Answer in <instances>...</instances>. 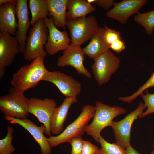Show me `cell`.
<instances>
[{"label": "cell", "mask_w": 154, "mask_h": 154, "mask_svg": "<svg viewBox=\"0 0 154 154\" xmlns=\"http://www.w3.org/2000/svg\"><path fill=\"white\" fill-rule=\"evenodd\" d=\"M147 1V0H123L115 2L113 7L108 11L106 15L108 17L124 24L131 15L140 13L139 10Z\"/></svg>", "instance_id": "13"}, {"label": "cell", "mask_w": 154, "mask_h": 154, "mask_svg": "<svg viewBox=\"0 0 154 154\" xmlns=\"http://www.w3.org/2000/svg\"><path fill=\"white\" fill-rule=\"evenodd\" d=\"M97 154H99V152Z\"/></svg>", "instance_id": "37"}, {"label": "cell", "mask_w": 154, "mask_h": 154, "mask_svg": "<svg viewBox=\"0 0 154 154\" xmlns=\"http://www.w3.org/2000/svg\"><path fill=\"white\" fill-rule=\"evenodd\" d=\"M18 2V0H0V5L6 3H11L15 5Z\"/></svg>", "instance_id": "34"}, {"label": "cell", "mask_w": 154, "mask_h": 154, "mask_svg": "<svg viewBox=\"0 0 154 154\" xmlns=\"http://www.w3.org/2000/svg\"><path fill=\"white\" fill-rule=\"evenodd\" d=\"M4 118L11 123L18 124L29 133L39 145L41 154H51V147L44 135L46 129L43 125L38 126L27 118L19 119L6 116Z\"/></svg>", "instance_id": "14"}, {"label": "cell", "mask_w": 154, "mask_h": 154, "mask_svg": "<svg viewBox=\"0 0 154 154\" xmlns=\"http://www.w3.org/2000/svg\"><path fill=\"white\" fill-rule=\"evenodd\" d=\"M84 140L81 137L72 138L68 142L72 147L71 154H82Z\"/></svg>", "instance_id": "29"}, {"label": "cell", "mask_w": 154, "mask_h": 154, "mask_svg": "<svg viewBox=\"0 0 154 154\" xmlns=\"http://www.w3.org/2000/svg\"><path fill=\"white\" fill-rule=\"evenodd\" d=\"M19 52L20 45L15 37L0 31V69L11 65Z\"/></svg>", "instance_id": "15"}, {"label": "cell", "mask_w": 154, "mask_h": 154, "mask_svg": "<svg viewBox=\"0 0 154 154\" xmlns=\"http://www.w3.org/2000/svg\"><path fill=\"white\" fill-rule=\"evenodd\" d=\"M99 143L101 146L99 154H126L125 148L116 143L108 142L101 135L99 138Z\"/></svg>", "instance_id": "24"}, {"label": "cell", "mask_w": 154, "mask_h": 154, "mask_svg": "<svg viewBox=\"0 0 154 154\" xmlns=\"http://www.w3.org/2000/svg\"><path fill=\"white\" fill-rule=\"evenodd\" d=\"M103 37L105 42L110 46L116 40L122 39L121 33L109 28L106 24L103 27Z\"/></svg>", "instance_id": "27"}, {"label": "cell", "mask_w": 154, "mask_h": 154, "mask_svg": "<svg viewBox=\"0 0 154 154\" xmlns=\"http://www.w3.org/2000/svg\"><path fill=\"white\" fill-rule=\"evenodd\" d=\"M29 99L24 92L13 87L8 94L0 97V110L4 116L16 118H27L29 114Z\"/></svg>", "instance_id": "5"}, {"label": "cell", "mask_w": 154, "mask_h": 154, "mask_svg": "<svg viewBox=\"0 0 154 154\" xmlns=\"http://www.w3.org/2000/svg\"><path fill=\"white\" fill-rule=\"evenodd\" d=\"M115 2L113 0H94V3L97 6L102 7L106 11H108L113 6Z\"/></svg>", "instance_id": "32"}, {"label": "cell", "mask_w": 154, "mask_h": 154, "mask_svg": "<svg viewBox=\"0 0 154 154\" xmlns=\"http://www.w3.org/2000/svg\"><path fill=\"white\" fill-rule=\"evenodd\" d=\"M103 27H99L91 38L89 43L82 48L85 55L94 60L108 50L110 45L105 41L103 37Z\"/></svg>", "instance_id": "19"}, {"label": "cell", "mask_w": 154, "mask_h": 154, "mask_svg": "<svg viewBox=\"0 0 154 154\" xmlns=\"http://www.w3.org/2000/svg\"><path fill=\"white\" fill-rule=\"evenodd\" d=\"M99 149L90 142L84 140L82 154H97Z\"/></svg>", "instance_id": "30"}, {"label": "cell", "mask_w": 154, "mask_h": 154, "mask_svg": "<svg viewBox=\"0 0 154 154\" xmlns=\"http://www.w3.org/2000/svg\"><path fill=\"white\" fill-rule=\"evenodd\" d=\"M57 106L56 102L52 98L42 99L32 97L29 99V113L34 115L45 126L46 129L45 134L48 136H52L50 120Z\"/></svg>", "instance_id": "9"}, {"label": "cell", "mask_w": 154, "mask_h": 154, "mask_svg": "<svg viewBox=\"0 0 154 154\" xmlns=\"http://www.w3.org/2000/svg\"><path fill=\"white\" fill-rule=\"evenodd\" d=\"M66 26L70 34L71 43L80 46L90 40L99 28L96 19L93 15L66 20Z\"/></svg>", "instance_id": "6"}, {"label": "cell", "mask_w": 154, "mask_h": 154, "mask_svg": "<svg viewBox=\"0 0 154 154\" xmlns=\"http://www.w3.org/2000/svg\"><path fill=\"white\" fill-rule=\"evenodd\" d=\"M44 21L48 31L47 40L44 46L46 51L50 55L53 56L60 51L65 50L70 41L67 32L59 30L52 17H47Z\"/></svg>", "instance_id": "12"}, {"label": "cell", "mask_w": 154, "mask_h": 154, "mask_svg": "<svg viewBox=\"0 0 154 154\" xmlns=\"http://www.w3.org/2000/svg\"><path fill=\"white\" fill-rule=\"evenodd\" d=\"M27 0H18L16 5L17 29L15 37L19 43L21 53H23L25 48L27 33L30 26Z\"/></svg>", "instance_id": "16"}, {"label": "cell", "mask_w": 154, "mask_h": 154, "mask_svg": "<svg viewBox=\"0 0 154 154\" xmlns=\"http://www.w3.org/2000/svg\"><path fill=\"white\" fill-rule=\"evenodd\" d=\"M154 87V72L151 75L150 78L147 82L138 90L132 94L127 97H120L118 99L123 102L128 103H131L138 96L143 94L145 90L150 88Z\"/></svg>", "instance_id": "26"}, {"label": "cell", "mask_w": 154, "mask_h": 154, "mask_svg": "<svg viewBox=\"0 0 154 154\" xmlns=\"http://www.w3.org/2000/svg\"><path fill=\"white\" fill-rule=\"evenodd\" d=\"M6 136L0 140V154H12L15 149L12 144L13 139V128L8 126Z\"/></svg>", "instance_id": "25"}, {"label": "cell", "mask_w": 154, "mask_h": 154, "mask_svg": "<svg viewBox=\"0 0 154 154\" xmlns=\"http://www.w3.org/2000/svg\"><path fill=\"white\" fill-rule=\"evenodd\" d=\"M110 48L114 52L119 53L124 50L126 48L125 42L122 39H118L111 44Z\"/></svg>", "instance_id": "31"}, {"label": "cell", "mask_w": 154, "mask_h": 154, "mask_svg": "<svg viewBox=\"0 0 154 154\" xmlns=\"http://www.w3.org/2000/svg\"><path fill=\"white\" fill-rule=\"evenodd\" d=\"M126 154H141L130 145L126 148Z\"/></svg>", "instance_id": "33"}, {"label": "cell", "mask_w": 154, "mask_h": 154, "mask_svg": "<svg viewBox=\"0 0 154 154\" xmlns=\"http://www.w3.org/2000/svg\"><path fill=\"white\" fill-rule=\"evenodd\" d=\"M141 96L147 109L138 118H139L154 113V93L150 94L147 90L145 94L143 93Z\"/></svg>", "instance_id": "28"}, {"label": "cell", "mask_w": 154, "mask_h": 154, "mask_svg": "<svg viewBox=\"0 0 154 154\" xmlns=\"http://www.w3.org/2000/svg\"><path fill=\"white\" fill-rule=\"evenodd\" d=\"M85 55L81 46L71 43L63 51L62 55L58 58L57 65L61 68L71 66L76 70L78 74L90 78L91 74L84 64Z\"/></svg>", "instance_id": "11"}, {"label": "cell", "mask_w": 154, "mask_h": 154, "mask_svg": "<svg viewBox=\"0 0 154 154\" xmlns=\"http://www.w3.org/2000/svg\"><path fill=\"white\" fill-rule=\"evenodd\" d=\"M94 60L91 68L95 80L101 86L108 82L112 74L117 70L120 60L110 50Z\"/></svg>", "instance_id": "7"}, {"label": "cell", "mask_w": 154, "mask_h": 154, "mask_svg": "<svg viewBox=\"0 0 154 154\" xmlns=\"http://www.w3.org/2000/svg\"><path fill=\"white\" fill-rule=\"evenodd\" d=\"M134 20L145 29L148 35H152L154 30V10L136 15Z\"/></svg>", "instance_id": "23"}, {"label": "cell", "mask_w": 154, "mask_h": 154, "mask_svg": "<svg viewBox=\"0 0 154 154\" xmlns=\"http://www.w3.org/2000/svg\"><path fill=\"white\" fill-rule=\"evenodd\" d=\"M44 58L39 57L28 65L21 67L12 76L11 84L13 87L23 92L36 86L48 70L44 64Z\"/></svg>", "instance_id": "1"}, {"label": "cell", "mask_w": 154, "mask_h": 154, "mask_svg": "<svg viewBox=\"0 0 154 154\" xmlns=\"http://www.w3.org/2000/svg\"><path fill=\"white\" fill-rule=\"evenodd\" d=\"M28 2L31 15V25L33 26L38 20L44 19L49 15L46 0H29Z\"/></svg>", "instance_id": "22"}, {"label": "cell", "mask_w": 154, "mask_h": 154, "mask_svg": "<svg viewBox=\"0 0 154 154\" xmlns=\"http://www.w3.org/2000/svg\"><path fill=\"white\" fill-rule=\"evenodd\" d=\"M149 154H154V149Z\"/></svg>", "instance_id": "35"}, {"label": "cell", "mask_w": 154, "mask_h": 154, "mask_svg": "<svg viewBox=\"0 0 154 154\" xmlns=\"http://www.w3.org/2000/svg\"><path fill=\"white\" fill-rule=\"evenodd\" d=\"M77 101L76 97H66L62 104L56 108L50 120V127L52 133L57 135L63 131L64 123L69 110L72 105Z\"/></svg>", "instance_id": "17"}, {"label": "cell", "mask_w": 154, "mask_h": 154, "mask_svg": "<svg viewBox=\"0 0 154 154\" xmlns=\"http://www.w3.org/2000/svg\"><path fill=\"white\" fill-rule=\"evenodd\" d=\"M146 108L144 104L141 102L135 109L127 114L122 120L112 122L110 126L113 131L116 143L125 148L131 145V131L132 124L142 114Z\"/></svg>", "instance_id": "8"}, {"label": "cell", "mask_w": 154, "mask_h": 154, "mask_svg": "<svg viewBox=\"0 0 154 154\" xmlns=\"http://www.w3.org/2000/svg\"><path fill=\"white\" fill-rule=\"evenodd\" d=\"M153 147L154 148V142L153 144Z\"/></svg>", "instance_id": "36"}, {"label": "cell", "mask_w": 154, "mask_h": 154, "mask_svg": "<svg viewBox=\"0 0 154 154\" xmlns=\"http://www.w3.org/2000/svg\"><path fill=\"white\" fill-rule=\"evenodd\" d=\"M96 108L86 105L82 108L81 112L77 118L68 125L63 131L56 136H51L46 139L51 147H54L65 142H68L74 137H82L88 126L90 120L93 118Z\"/></svg>", "instance_id": "2"}, {"label": "cell", "mask_w": 154, "mask_h": 154, "mask_svg": "<svg viewBox=\"0 0 154 154\" xmlns=\"http://www.w3.org/2000/svg\"><path fill=\"white\" fill-rule=\"evenodd\" d=\"M48 34V30L45 25L44 19L38 21L30 29L27 37L24 59L32 61L39 57H45L47 53L44 49Z\"/></svg>", "instance_id": "4"}, {"label": "cell", "mask_w": 154, "mask_h": 154, "mask_svg": "<svg viewBox=\"0 0 154 154\" xmlns=\"http://www.w3.org/2000/svg\"><path fill=\"white\" fill-rule=\"evenodd\" d=\"M16 5L6 3L0 5V31L15 35L17 29Z\"/></svg>", "instance_id": "18"}, {"label": "cell", "mask_w": 154, "mask_h": 154, "mask_svg": "<svg viewBox=\"0 0 154 154\" xmlns=\"http://www.w3.org/2000/svg\"><path fill=\"white\" fill-rule=\"evenodd\" d=\"M96 110L93 120L86 129L87 134L99 143L102 131L110 126L113 120L117 116L125 114L126 111L124 108L115 105L111 106L97 101L95 103Z\"/></svg>", "instance_id": "3"}, {"label": "cell", "mask_w": 154, "mask_h": 154, "mask_svg": "<svg viewBox=\"0 0 154 154\" xmlns=\"http://www.w3.org/2000/svg\"><path fill=\"white\" fill-rule=\"evenodd\" d=\"M49 11V16L53 19L58 28L66 29V14L68 0H46Z\"/></svg>", "instance_id": "20"}, {"label": "cell", "mask_w": 154, "mask_h": 154, "mask_svg": "<svg viewBox=\"0 0 154 154\" xmlns=\"http://www.w3.org/2000/svg\"><path fill=\"white\" fill-rule=\"evenodd\" d=\"M66 12V20H72L86 17L94 12L96 8L84 0H68Z\"/></svg>", "instance_id": "21"}, {"label": "cell", "mask_w": 154, "mask_h": 154, "mask_svg": "<svg viewBox=\"0 0 154 154\" xmlns=\"http://www.w3.org/2000/svg\"><path fill=\"white\" fill-rule=\"evenodd\" d=\"M42 81L55 85L66 97H76L82 91L81 84L72 76L58 71H48Z\"/></svg>", "instance_id": "10"}]
</instances>
